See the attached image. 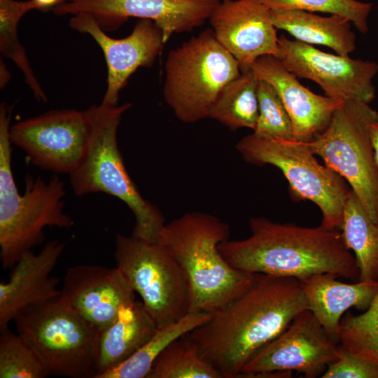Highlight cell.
<instances>
[{
  "instance_id": "cell-1",
  "label": "cell",
  "mask_w": 378,
  "mask_h": 378,
  "mask_svg": "<svg viewBox=\"0 0 378 378\" xmlns=\"http://www.w3.org/2000/svg\"><path fill=\"white\" fill-rule=\"evenodd\" d=\"M253 274L244 293L186 334L222 378H238L256 352L309 309L298 279Z\"/></svg>"
},
{
  "instance_id": "cell-2",
  "label": "cell",
  "mask_w": 378,
  "mask_h": 378,
  "mask_svg": "<svg viewBox=\"0 0 378 378\" xmlns=\"http://www.w3.org/2000/svg\"><path fill=\"white\" fill-rule=\"evenodd\" d=\"M248 224L249 237L218 245L231 266L300 281L324 273L359 281L355 256L337 229L280 223L264 217H251Z\"/></svg>"
},
{
  "instance_id": "cell-3",
  "label": "cell",
  "mask_w": 378,
  "mask_h": 378,
  "mask_svg": "<svg viewBox=\"0 0 378 378\" xmlns=\"http://www.w3.org/2000/svg\"><path fill=\"white\" fill-rule=\"evenodd\" d=\"M230 227L216 216L192 211L165 223L159 242L166 246L188 279L189 312L214 313L244 293L253 273L231 266L218 245L229 239Z\"/></svg>"
},
{
  "instance_id": "cell-4",
  "label": "cell",
  "mask_w": 378,
  "mask_h": 378,
  "mask_svg": "<svg viewBox=\"0 0 378 378\" xmlns=\"http://www.w3.org/2000/svg\"><path fill=\"white\" fill-rule=\"evenodd\" d=\"M10 109L0 106V256L2 267H13L20 257L41 242L47 226L69 228L73 219L63 211L66 190L53 175L47 182L27 176L18 192L11 169Z\"/></svg>"
},
{
  "instance_id": "cell-5",
  "label": "cell",
  "mask_w": 378,
  "mask_h": 378,
  "mask_svg": "<svg viewBox=\"0 0 378 378\" xmlns=\"http://www.w3.org/2000/svg\"><path fill=\"white\" fill-rule=\"evenodd\" d=\"M131 104L90 106V132L85 154L69 174L72 190L77 196L104 192L116 197L130 208L135 218L132 236L158 242L165 225L160 209L145 200L125 167L117 141V131L124 113Z\"/></svg>"
},
{
  "instance_id": "cell-6",
  "label": "cell",
  "mask_w": 378,
  "mask_h": 378,
  "mask_svg": "<svg viewBox=\"0 0 378 378\" xmlns=\"http://www.w3.org/2000/svg\"><path fill=\"white\" fill-rule=\"evenodd\" d=\"M240 74L237 59L206 29L169 52L164 99L180 121L197 122L208 118L219 92Z\"/></svg>"
},
{
  "instance_id": "cell-7",
  "label": "cell",
  "mask_w": 378,
  "mask_h": 378,
  "mask_svg": "<svg viewBox=\"0 0 378 378\" xmlns=\"http://www.w3.org/2000/svg\"><path fill=\"white\" fill-rule=\"evenodd\" d=\"M13 321L17 333L34 349L50 375L96 377L99 331L60 296L21 309Z\"/></svg>"
},
{
  "instance_id": "cell-8",
  "label": "cell",
  "mask_w": 378,
  "mask_h": 378,
  "mask_svg": "<svg viewBox=\"0 0 378 378\" xmlns=\"http://www.w3.org/2000/svg\"><path fill=\"white\" fill-rule=\"evenodd\" d=\"M236 148L247 162L279 168L297 195L319 207L323 227L340 228L351 189L340 174L318 162L306 141L272 139L253 132L240 139Z\"/></svg>"
},
{
  "instance_id": "cell-9",
  "label": "cell",
  "mask_w": 378,
  "mask_h": 378,
  "mask_svg": "<svg viewBox=\"0 0 378 378\" xmlns=\"http://www.w3.org/2000/svg\"><path fill=\"white\" fill-rule=\"evenodd\" d=\"M377 113L367 103L344 102L328 127L306 141L326 166L347 182L374 222H378V164L370 127Z\"/></svg>"
},
{
  "instance_id": "cell-10",
  "label": "cell",
  "mask_w": 378,
  "mask_h": 378,
  "mask_svg": "<svg viewBox=\"0 0 378 378\" xmlns=\"http://www.w3.org/2000/svg\"><path fill=\"white\" fill-rule=\"evenodd\" d=\"M113 256L116 267L140 295L158 328L176 322L189 313L188 279L166 246L117 234Z\"/></svg>"
},
{
  "instance_id": "cell-11",
  "label": "cell",
  "mask_w": 378,
  "mask_h": 378,
  "mask_svg": "<svg viewBox=\"0 0 378 378\" xmlns=\"http://www.w3.org/2000/svg\"><path fill=\"white\" fill-rule=\"evenodd\" d=\"M90 132L87 109H60L15 123L10 127L9 138L35 166L69 174L85 154Z\"/></svg>"
},
{
  "instance_id": "cell-12",
  "label": "cell",
  "mask_w": 378,
  "mask_h": 378,
  "mask_svg": "<svg viewBox=\"0 0 378 378\" xmlns=\"http://www.w3.org/2000/svg\"><path fill=\"white\" fill-rule=\"evenodd\" d=\"M339 341L329 335L313 313L305 309L276 338L256 352L239 377L256 378L276 371H297L307 378L321 377L340 353Z\"/></svg>"
},
{
  "instance_id": "cell-13",
  "label": "cell",
  "mask_w": 378,
  "mask_h": 378,
  "mask_svg": "<svg viewBox=\"0 0 378 378\" xmlns=\"http://www.w3.org/2000/svg\"><path fill=\"white\" fill-rule=\"evenodd\" d=\"M278 59L298 78L317 83L330 97L369 104L375 97L374 62L328 53L284 35L279 37Z\"/></svg>"
},
{
  "instance_id": "cell-14",
  "label": "cell",
  "mask_w": 378,
  "mask_h": 378,
  "mask_svg": "<svg viewBox=\"0 0 378 378\" xmlns=\"http://www.w3.org/2000/svg\"><path fill=\"white\" fill-rule=\"evenodd\" d=\"M223 0H71L61 6L64 15L88 13L102 26L118 25L130 17L153 20L164 43L175 33L193 30L209 20Z\"/></svg>"
},
{
  "instance_id": "cell-15",
  "label": "cell",
  "mask_w": 378,
  "mask_h": 378,
  "mask_svg": "<svg viewBox=\"0 0 378 378\" xmlns=\"http://www.w3.org/2000/svg\"><path fill=\"white\" fill-rule=\"evenodd\" d=\"M69 25L90 34L103 50L108 68V85L102 102L105 104L117 105L129 77L139 67L153 65L164 45L161 29L149 19H140L129 36L118 39L108 36L88 13L74 15Z\"/></svg>"
},
{
  "instance_id": "cell-16",
  "label": "cell",
  "mask_w": 378,
  "mask_h": 378,
  "mask_svg": "<svg viewBox=\"0 0 378 378\" xmlns=\"http://www.w3.org/2000/svg\"><path fill=\"white\" fill-rule=\"evenodd\" d=\"M218 41L241 71L264 55L279 58V37L272 10L262 0H223L209 20Z\"/></svg>"
},
{
  "instance_id": "cell-17",
  "label": "cell",
  "mask_w": 378,
  "mask_h": 378,
  "mask_svg": "<svg viewBox=\"0 0 378 378\" xmlns=\"http://www.w3.org/2000/svg\"><path fill=\"white\" fill-rule=\"evenodd\" d=\"M60 298L100 332L135 295L118 267L80 264L66 270Z\"/></svg>"
},
{
  "instance_id": "cell-18",
  "label": "cell",
  "mask_w": 378,
  "mask_h": 378,
  "mask_svg": "<svg viewBox=\"0 0 378 378\" xmlns=\"http://www.w3.org/2000/svg\"><path fill=\"white\" fill-rule=\"evenodd\" d=\"M251 69L258 80L269 83L277 91L291 120L295 140H312L328 127L335 111L344 104L309 90L272 55L259 57Z\"/></svg>"
},
{
  "instance_id": "cell-19",
  "label": "cell",
  "mask_w": 378,
  "mask_h": 378,
  "mask_svg": "<svg viewBox=\"0 0 378 378\" xmlns=\"http://www.w3.org/2000/svg\"><path fill=\"white\" fill-rule=\"evenodd\" d=\"M65 246L64 241L50 240L38 253H24L13 265L8 281L0 283L1 331L21 309L60 296L59 279L50 274Z\"/></svg>"
},
{
  "instance_id": "cell-20",
  "label": "cell",
  "mask_w": 378,
  "mask_h": 378,
  "mask_svg": "<svg viewBox=\"0 0 378 378\" xmlns=\"http://www.w3.org/2000/svg\"><path fill=\"white\" fill-rule=\"evenodd\" d=\"M329 274L312 275L300 281L310 310L326 332L338 340L340 323L350 308L366 310L378 293V281L348 284Z\"/></svg>"
},
{
  "instance_id": "cell-21",
  "label": "cell",
  "mask_w": 378,
  "mask_h": 378,
  "mask_svg": "<svg viewBox=\"0 0 378 378\" xmlns=\"http://www.w3.org/2000/svg\"><path fill=\"white\" fill-rule=\"evenodd\" d=\"M157 329L142 302L134 300L124 304L114 321L99 333L95 378L129 358Z\"/></svg>"
},
{
  "instance_id": "cell-22",
  "label": "cell",
  "mask_w": 378,
  "mask_h": 378,
  "mask_svg": "<svg viewBox=\"0 0 378 378\" xmlns=\"http://www.w3.org/2000/svg\"><path fill=\"white\" fill-rule=\"evenodd\" d=\"M275 27L309 45H321L337 54L349 55L356 49V35L346 18L330 15L321 16L314 12L288 10H272Z\"/></svg>"
},
{
  "instance_id": "cell-23",
  "label": "cell",
  "mask_w": 378,
  "mask_h": 378,
  "mask_svg": "<svg viewBox=\"0 0 378 378\" xmlns=\"http://www.w3.org/2000/svg\"><path fill=\"white\" fill-rule=\"evenodd\" d=\"M340 228L346 245L354 253L359 281H378V222L370 218L352 190L346 199Z\"/></svg>"
},
{
  "instance_id": "cell-24",
  "label": "cell",
  "mask_w": 378,
  "mask_h": 378,
  "mask_svg": "<svg viewBox=\"0 0 378 378\" xmlns=\"http://www.w3.org/2000/svg\"><path fill=\"white\" fill-rule=\"evenodd\" d=\"M258 83L251 69L241 71L219 92L210 108L208 118L232 130L239 128L254 130L259 115Z\"/></svg>"
},
{
  "instance_id": "cell-25",
  "label": "cell",
  "mask_w": 378,
  "mask_h": 378,
  "mask_svg": "<svg viewBox=\"0 0 378 378\" xmlns=\"http://www.w3.org/2000/svg\"><path fill=\"white\" fill-rule=\"evenodd\" d=\"M212 313L189 312L173 323L158 328L155 334L126 360L97 378H147L155 360L174 340L206 323Z\"/></svg>"
},
{
  "instance_id": "cell-26",
  "label": "cell",
  "mask_w": 378,
  "mask_h": 378,
  "mask_svg": "<svg viewBox=\"0 0 378 378\" xmlns=\"http://www.w3.org/2000/svg\"><path fill=\"white\" fill-rule=\"evenodd\" d=\"M33 9H40L34 0H0V51L3 56L13 60L22 71L25 82L35 97L38 101L46 102L47 97L33 72L17 34L20 18Z\"/></svg>"
},
{
  "instance_id": "cell-27",
  "label": "cell",
  "mask_w": 378,
  "mask_h": 378,
  "mask_svg": "<svg viewBox=\"0 0 378 378\" xmlns=\"http://www.w3.org/2000/svg\"><path fill=\"white\" fill-rule=\"evenodd\" d=\"M147 378H222L200 356L186 334L174 340L155 360Z\"/></svg>"
},
{
  "instance_id": "cell-28",
  "label": "cell",
  "mask_w": 378,
  "mask_h": 378,
  "mask_svg": "<svg viewBox=\"0 0 378 378\" xmlns=\"http://www.w3.org/2000/svg\"><path fill=\"white\" fill-rule=\"evenodd\" d=\"M338 340L343 348L378 365V293L363 314L342 316Z\"/></svg>"
},
{
  "instance_id": "cell-29",
  "label": "cell",
  "mask_w": 378,
  "mask_h": 378,
  "mask_svg": "<svg viewBox=\"0 0 378 378\" xmlns=\"http://www.w3.org/2000/svg\"><path fill=\"white\" fill-rule=\"evenodd\" d=\"M50 375L41 359L19 334L1 331L0 378H44Z\"/></svg>"
},
{
  "instance_id": "cell-30",
  "label": "cell",
  "mask_w": 378,
  "mask_h": 378,
  "mask_svg": "<svg viewBox=\"0 0 378 378\" xmlns=\"http://www.w3.org/2000/svg\"><path fill=\"white\" fill-rule=\"evenodd\" d=\"M271 10H300L341 15L362 34L368 31L371 3L357 0H262Z\"/></svg>"
},
{
  "instance_id": "cell-31",
  "label": "cell",
  "mask_w": 378,
  "mask_h": 378,
  "mask_svg": "<svg viewBox=\"0 0 378 378\" xmlns=\"http://www.w3.org/2000/svg\"><path fill=\"white\" fill-rule=\"evenodd\" d=\"M257 94L259 115L253 132L272 139L295 140L291 120L275 88L258 80Z\"/></svg>"
},
{
  "instance_id": "cell-32",
  "label": "cell",
  "mask_w": 378,
  "mask_h": 378,
  "mask_svg": "<svg viewBox=\"0 0 378 378\" xmlns=\"http://www.w3.org/2000/svg\"><path fill=\"white\" fill-rule=\"evenodd\" d=\"M322 378H378V365L341 346L339 358L328 365Z\"/></svg>"
},
{
  "instance_id": "cell-33",
  "label": "cell",
  "mask_w": 378,
  "mask_h": 378,
  "mask_svg": "<svg viewBox=\"0 0 378 378\" xmlns=\"http://www.w3.org/2000/svg\"><path fill=\"white\" fill-rule=\"evenodd\" d=\"M370 134L375 159L378 164V113L370 124Z\"/></svg>"
},
{
  "instance_id": "cell-34",
  "label": "cell",
  "mask_w": 378,
  "mask_h": 378,
  "mask_svg": "<svg viewBox=\"0 0 378 378\" xmlns=\"http://www.w3.org/2000/svg\"><path fill=\"white\" fill-rule=\"evenodd\" d=\"M39 6L40 9L55 7V6L62 4L64 2L70 1V0H34Z\"/></svg>"
}]
</instances>
